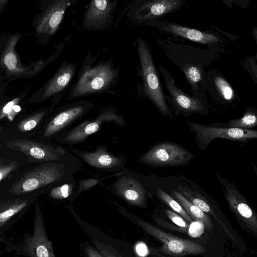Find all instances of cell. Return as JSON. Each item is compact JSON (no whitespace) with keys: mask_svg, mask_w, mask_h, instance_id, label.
I'll list each match as a JSON object with an SVG mask.
<instances>
[{"mask_svg":"<svg viewBox=\"0 0 257 257\" xmlns=\"http://www.w3.org/2000/svg\"><path fill=\"white\" fill-rule=\"evenodd\" d=\"M31 196H22L2 202L1 204L0 225L2 228L13 217L16 215L26 208L30 201Z\"/></svg>","mask_w":257,"mask_h":257,"instance_id":"7402d4cb","label":"cell"},{"mask_svg":"<svg viewBox=\"0 0 257 257\" xmlns=\"http://www.w3.org/2000/svg\"><path fill=\"white\" fill-rule=\"evenodd\" d=\"M157 192L158 197L174 212L179 214L189 223L194 221L182 205L171 196L160 188H157Z\"/></svg>","mask_w":257,"mask_h":257,"instance_id":"cb8c5ba5","label":"cell"},{"mask_svg":"<svg viewBox=\"0 0 257 257\" xmlns=\"http://www.w3.org/2000/svg\"><path fill=\"white\" fill-rule=\"evenodd\" d=\"M165 214L176 225L180 227L183 231H186L189 224L188 222L181 216L170 209H166Z\"/></svg>","mask_w":257,"mask_h":257,"instance_id":"f1b7e54d","label":"cell"},{"mask_svg":"<svg viewBox=\"0 0 257 257\" xmlns=\"http://www.w3.org/2000/svg\"><path fill=\"white\" fill-rule=\"evenodd\" d=\"M112 190L128 204L141 208L147 207V200L150 196L145 185L140 179L130 175H120L112 185Z\"/></svg>","mask_w":257,"mask_h":257,"instance_id":"ba28073f","label":"cell"},{"mask_svg":"<svg viewBox=\"0 0 257 257\" xmlns=\"http://www.w3.org/2000/svg\"><path fill=\"white\" fill-rule=\"evenodd\" d=\"M85 250L88 257H104L100 252L89 245L86 246Z\"/></svg>","mask_w":257,"mask_h":257,"instance_id":"836d02e7","label":"cell"},{"mask_svg":"<svg viewBox=\"0 0 257 257\" xmlns=\"http://www.w3.org/2000/svg\"><path fill=\"white\" fill-rule=\"evenodd\" d=\"M21 108L20 106L17 105H15L11 111V112L8 114L10 117L12 118V115H14L15 114H16L17 112L20 111Z\"/></svg>","mask_w":257,"mask_h":257,"instance_id":"e575fe53","label":"cell"},{"mask_svg":"<svg viewBox=\"0 0 257 257\" xmlns=\"http://www.w3.org/2000/svg\"><path fill=\"white\" fill-rule=\"evenodd\" d=\"M99 252L104 257H122L119 253L111 246L98 242H94Z\"/></svg>","mask_w":257,"mask_h":257,"instance_id":"4dcf8cb0","label":"cell"},{"mask_svg":"<svg viewBox=\"0 0 257 257\" xmlns=\"http://www.w3.org/2000/svg\"><path fill=\"white\" fill-rule=\"evenodd\" d=\"M138 43L143 84L147 96L163 116L172 118L173 113L165 100L150 49L141 38L138 39Z\"/></svg>","mask_w":257,"mask_h":257,"instance_id":"7a4b0ae2","label":"cell"},{"mask_svg":"<svg viewBox=\"0 0 257 257\" xmlns=\"http://www.w3.org/2000/svg\"><path fill=\"white\" fill-rule=\"evenodd\" d=\"M66 0L56 1L42 13L36 24V32L51 36L57 31L66 9L70 5Z\"/></svg>","mask_w":257,"mask_h":257,"instance_id":"9a60e30c","label":"cell"},{"mask_svg":"<svg viewBox=\"0 0 257 257\" xmlns=\"http://www.w3.org/2000/svg\"><path fill=\"white\" fill-rule=\"evenodd\" d=\"M136 221L147 234L162 243L160 250L164 253L179 256L202 254L206 251V248L199 243L168 233L140 218H138Z\"/></svg>","mask_w":257,"mask_h":257,"instance_id":"5b68a950","label":"cell"},{"mask_svg":"<svg viewBox=\"0 0 257 257\" xmlns=\"http://www.w3.org/2000/svg\"><path fill=\"white\" fill-rule=\"evenodd\" d=\"M215 83L225 99L229 100L232 98L233 90L224 79L220 77H217L215 79Z\"/></svg>","mask_w":257,"mask_h":257,"instance_id":"f546056e","label":"cell"},{"mask_svg":"<svg viewBox=\"0 0 257 257\" xmlns=\"http://www.w3.org/2000/svg\"><path fill=\"white\" fill-rule=\"evenodd\" d=\"M110 63L85 68L70 92L71 98L100 92L108 88L117 75Z\"/></svg>","mask_w":257,"mask_h":257,"instance_id":"277c9868","label":"cell"},{"mask_svg":"<svg viewBox=\"0 0 257 257\" xmlns=\"http://www.w3.org/2000/svg\"><path fill=\"white\" fill-rule=\"evenodd\" d=\"M104 122H114L120 126H124L126 123L123 118L114 109H107L103 110L97 118L92 121L81 125L66 134L62 139L65 143H76L84 139L87 136L96 132Z\"/></svg>","mask_w":257,"mask_h":257,"instance_id":"4fadbf2b","label":"cell"},{"mask_svg":"<svg viewBox=\"0 0 257 257\" xmlns=\"http://www.w3.org/2000/svg\"><path fill=\"white\" fill-rule=\"evenodd\" d=\"M188 228V234L193 237L199 236L203 231V223L199 221H193Z\"/></svg>","mask_w":257,"mask_h":257,"instance_id":"1f68e13d","label":"cell"},{"mask_svg":"<svg viewBox=\"0 0 257 257\" xmlns=\"http://www.w3.org/2000/svg\"><path fill=\"white\" fill-rule=\"evenodd\" d=\"M143 23L172 34L174 36L181 37L196 42L207 43L211 42L213 39V37L211 35L199 30L170 22L153 20L145 22Z\"/></svg>","mask_w":257,"mask_h":257,"instance_id":"2e32d148","label":"cell"},{"mask_svg":"<svg viewBox=\"0 0 257 257\" xmlns=\"http://www.w3.org/2000/svg\"><path fill=\"white\" fill-rule=\"evenodd\" d=\"M171 196L182 205L193 220L201 221L207 228H212V221L207 214L189 201L178 190L173 189Z\"/></svg>","mask_w":257,"mask_h":257,"instance_id":"603a6c76","label":"cell"},{"mask_svg":"<svg viewBox=\"0 0 257 257\" xmlns=\"http://www.w3.org/2000/svg\"><path fill=\"white\" fill-rule=\"evenodd\" d=\"M47 110H41L23 119L20 123V129L21 131L28 132L32 130L40 122L47 113Z\"/></svg>","mask_w":257,"mask_h":257,"instance_id":"83f0119b","label":"cell"},{"mask_svg":"<svg viewBox=\"0 0 257 257\" xmlns=\"http://www.w3.org/2000/svg\"><path fill=\"white\" fill-rule=\"evenodd\" d=\"M75 70L74 64L63 65L42 89L41 99H45L62 91L72 78Z\"/></svg>","mask_w":257,"mask_h":257,"instance_id":"ac0fdd59","label":"cell"},{"mask_svg":"<svg viewBox=\"0 0 257 257\" xmlns=\"http://www.w3.org/2000/svg\"><path fill=\"white\" fill-rule=\"evenodd\" d=\"M224 125L227 127L249 129L257 125V115L251 113L246 114L239 119L230 120L227 124Z\"/></svg>","mask_w":257,"mask_h":257,"instance_id":"484cf974","label":"cell"},{"mask_svg":"<svg viewBox=\"0 0 257 257\" xmlns=\"http://www.w3.org/2000/svg\"><path fill=\"white\" fill-rule=\"evenodd\" d=\"M216 176L223 186V194L230 209L250 231L257 235V214L234 184L217 174Z\"/></svg>","mask_w":257,"mask_h":257,"instance_id":"52a82bcc","label":"cell"},{"mask_svg":"<svg viewBox=\"0 0 257 257\" xmlns=\"http://www.w3.org/2000/svg\"><path fill=\"white\" fill-rule=\"evenodd\" d=\"M184 0H153L143 3L138 7L134 15L135 20L144 23L156 20L179 9Z\"/></svg>","mask_w":257,"mask_h":257,"instance_id":"5bb4252c","label":"cell"},{"mask_svg":"<svg viewBox=\"0 0 257 257\" xmlns=\"http://www.w3.org/2000/svg\"><path fill=\"white\" fill-rule=\"evenodd\" d=\"M177 189L181 194L202 211L218 220L211 199H209L207 195H204L201 191L193 190L181 185H179Z\"/></svg>","mask_w":257,"mask_h":257,"instance_id":"44dd1931","label":"cell"},{"mask_svg":"<svg viewBox=\"0 0 257 257\" xmlns=\"http://www.w3.org/2000/svg\"><path fill=\"white\" fill-rule=\"evenodd\" d=\"M25 252L29 257H56L47 237L42 214L36 213L33 234L26 239Z\"/></svg>","mask_w":257,"mask_h":257,"instance_id":"8fae6325","label":"cell"},{"mask_svg":"<svg viewBox=\"0 0 257 257\" xmlns=\"http://www.w3.org/2000/svg\"><path fill=\"white\" fill-rule=\"evenodd\" d=\"M19 98H17L5 105L1 111V118H2L3 116H5L6 114H8L11 112L15 104L19 101Z\"/></svg>","mask_w":257,"mask_h":257,"instance_id":"d6a6232c","label":"cell"},{"mask_svg":"<svg viewBox=\"0 0 257 257\" xmlns=\"http://www.w3.org/2000/svg\"><path fill=\"white\" fill-rule=\"evenodd\" d=\"M75 180L63 183L51 189L49 195L53 198L62 200L72 195L74 191Z\"/></svg>","mask_w":257,"mask_h":257,"instance_id":"d4e9b609","label":"cell"},{"mask_svg":"<svg viewBox=\"0 0 257 257\" xmlns=\"http://www.w3.org/2000/svg\"><path fill=\"white\" fill-rule=\"evenodd\" d=\"M8 148L21 152L36 162L61 160L66 155L64 150L31 140L16 139L6 143Z\"/></svg>","mask_w":257,"mask_h":257,"instance_id":"30bf717a","label":"cell"},{"mask_svg":"<svg viewBox=\"0 0 257 257\" xmlns=\"http://www.w3.org/2000/svg\"><path fill=\"white\" fill-rule=\"evenodd\" d=\"M191 132L195 134V141L200 150L206 149L215 139L246 141L257 139V131L231 127L206 125L187 121Z\"/></svg>","mask_w":257,"mask_h":257,"instance_id":"8992f818","label":"cell"},{"mask_svg":"<svg viewBox=\"0 0 257 257\" xmlns=\"http://www.w3.org/2000/svg\"><path fill=\"white\" fill-rule=\"evenodd\" d=\"M92 104L80 102L57 114L51 118L42 131V140L50 139L64 129L69 124L87 112Z\"/></svg>","mask_w":257,"mask_h":257,"instance_id":"7c38bea8","label":"cell"},{"mask_svg":"<svg viewBox=\"0 0 257 257\" xmlns=\"http://www.w3.org/2000/svg\"><path fill=\"white\" fill-rule=\"evenodd\" d=\"M76 167L66 158L56 161L40 162L13 178L7 191L16 196L47 193L56 186L74 180L73 174L77 171Z\"/></svg>","mask_w":257,"mask_h":257,"instance_id":"6da1fadb","label":"cell"},{"mask_svg":"<svg viewBox=\"0 0 257 257\" xmlns=\"http://www.w3.org/2000/svg\"><path fill=\"white\" fill-rule=\"evenodd\" d=\"M195 156L180 144L170 141L157 143L139 158L138 162L152 167L184 166Z\"/></svg>","mask_w":257,"mask_h":257,"instance_id":"3957f363","label":"cell"},{"mask_svg":"<svg viewBox=\"0 0 257 257\" xmlns=\"http://www.w3.org/2000/svg\"><path fill=\"white\" fill-rule=\"evenodd\" d=\"M192 90L195 89L197 83L201 79V73L199 68L193 64H185L181 67Z\"/></svg>","mask_w":257,"mask_h":257,"instance_id":"4316f807","label":"cell"},{"mask_svg":"<svg viewBox=\"0 0 257 257\" xmlns=\"http://www.w3.org/2000/svg\"><path fill=\"white\" fill-rule=\"evenodd\" d=\"M115 5L114 1L108 0L91 1L85 16V24L88 26L104 24L111 16Z\"/></svg>","mask_w":257,"mask_h":257,"instance_id":"d6986e66","label":"cell"},{"mask_svg":"<svg viewBox=\"0 0 257 257\" xmlns=\"http://www.w3.org/2000/svg\"><path fill=\"white\" fill-rule=\"evenodd\" d=\"M81 156L88 164L97 168L114 171L123 169L126 160L123 156H115L104 148L93 153H82Z\"/></svg>","mask_w":257,"mask_h":257,"instance_id":"e0dca14e","label":"cell"},{"mask_svg":"<svg viewBox=\"0 0 257 257\" xmlns=\"http://www.w3.org/2000/svg\"><path fill=\"white\" fill-rule=\"evenodd\" d=\"M166 86L171 95L169 103L177 115L187 117L195 113L200 112L203 105L199 100L185 93L176 84L175 80L168 72L162 66H159Z\"/></svg>","mask_w":257,"mask_h":257,"instance_id":"9c48e42d","label":"cell"},{"mask_svg":"<svg viewBox=\"0 0 257 257\" xmlns=\"http://www.w3.org/2000/svg\"><path fill=\"white\" fill-rule=\"evenodd\" d=\"M19 38V36L16 35L9 39L1 58L2 65L7 72L10 75L16 76L25 73L28 70V68H24L20 63L15 50Z\"/></svg>","mask_w":257,"mask_h":257,"instance_id":"ffe728a7","label":"cell"}]
</instances>
